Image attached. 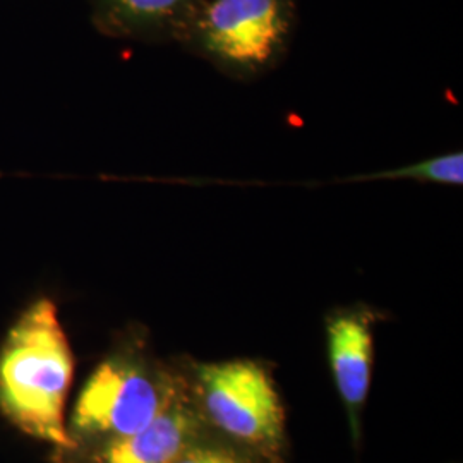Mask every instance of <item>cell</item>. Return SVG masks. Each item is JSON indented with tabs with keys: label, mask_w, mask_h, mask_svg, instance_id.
Returning a JSON list of instances; mask_svg holds the SVG:
<instances>
[{
	"label": "cell",
	"mask_w": 463,
	"mask_h": 463,
	"mask_svg": "<svg viewBox=\"0 0 463 463\" xmlns=\"http://www.w3.org/2000/svg\"><path fill=\"white\" fill-rule=\"evenodd\" d=\"M72 378L74 355L57 306L50 298H36L0 347V412L21 432L66 453Z\"/></svg>",
	"instance_id": "1"
},
{
	"label": "cell",
	"mask_w": 463,
	"mask_h": 463,
	"mask_svg": "<svg viewBox=\"0 0 463 463\" xmlns=\"http://www.w3.org/2000/svg\"><path fill=\"white\" fill-rule=\"evenodd\" d=\"M181 367L156 363L139 336L126 338L88 376L67 422L71 449L131 436L164 409ZM64 453V455H66Z\"/></svg>",
	"instance_id": "2"
},
{
	"label": "cell",
	"mask_w": 463,
	"mask_h": 463,
	"mask_svg": "<svg viewBox=\"0 0 463 463\" xmlns=\"http://www.w3.org/2000/svg\"><path fill=\"white\" fill-rule=\"evenodd\" d=\"M187 376L208 430L260 463H283L285 411L269 367L250 359L194 363Z\"/></svg>",
	"instance_id": "3"
},
{
	"label": "cell",
	"mask_w": 463,
	"mask_h": 463,
	"mask_svg": "<svg viewBox=\"0 0 463 463\" xmlns=\"http://www.w3.org/2000/svg\"><path fill=\"white\" fill-rule=\"evenodd\" d=\"M292 19V0H201L184 36L223 71L252 76L277 62Z\"/></svg>",
	"instance_id": "4"
},
{
	"label": "cell",
	"mask_w": 463,
	"mask_h": 463,
	"mask_svg": "<svg viewBox=\"0 0 463 463\" xmlns=\"http://www.w3.org/2000/svg\"><path fill=\"white\" fill-rule=\"evenodd\" d=\"M208 434L213 432L206 428L194 403L187 367H181L172 395L148 426L66 457L72 463H174Z\"/></svg>",
	"instance_id": "5"
},
{
	"label": "cell",
	"mask_w": 463,
	"mask_h": 463,
	"mask_svg": "<svg viewBox=\"0 0 463 463\" xmlns=\"http://www.w3.org/2000/svg\"><path fill=\"white\" fill-rule=\"evenodd\" d=\"M374 313L364 306L335 309L326 317V347L336 392L347 412L354 441L363 430L374 364Z\"/></svg>",
	"instance_id": "6"
},
{
	"label": "cell",
	"mask_w": 463,
	"mask_h": 463,
	"mask_svg": "<svg viewBox=\"0 0 463 463\" xmlns=\"http://www.w3.org/2000/svg\"><path fill=\"white\" fill-rule=\"evenodd\" d=\"M201 0H103L109 19L128 33L185 34Z\"/></svg>",
	"instance_id": "7"
},
{
	"label": "cell",
	"mask_w": 463,
	"mask_h": 463,
	"mask_svg": "<svg viewBox=\"0 0 463 463\" xmlns=\"http://www.w3.org/2000/svg\"><path fill=\"white\" fill-rule=\"evenodd\" d=\"M419 181V183L447 184V185H462L463 155L460 151L438 155L432 158L420 160L417 164L381 170L374 174H365L350 177V183L361 181Z\"/></svg>",
	"instance_id": "8"
},
{
	"label": "cell",
	"mask_w": 463,
	"mask_h": 463,
	"mask_svg": "<svg viewBox=\"0 0 463 463\" xmlns=\"http://www.w3.org/2000/svg\"><path fill=\"white\" fill-rule=\"evenodd\" d=\"M174 463H260L220 439L215 434H208L196 445L189 448L183 457Z\"/></svg>",
	"instance_id": "9"
}]
</instances>
